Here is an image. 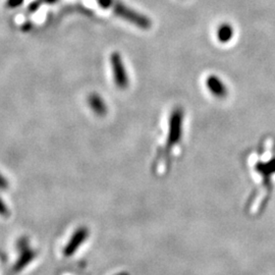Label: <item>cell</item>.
<instances>
[{
	"mask_svg": "<svg viewBox=\"0 0 275 275\" xmlns=\"http://www.w3.org/2000/svg\"><path fill=\"white\" fill-rule=\"evenodd\" d=\"M97 2L102 7L111 9L117 15H119L122 18L136 25L141 29L147 30L152 25L151 20L147 16L139 13L134 9L130 8L129 6L123 4L121 1H118V0H97Z\"/></svg>",
	"mask_w": 275,
	"mask_h": 275,
	"instance_id": "cell-1",
	"label": "cell"
},
{
	"mask_svg": "<svg viewBox=\"0 0 275 275\" xmlns=\"http://www.w3.org/2000/svg\"><path fill=\"white\" fill-rule=\"evenodd\" d=\"M110 62L112 65V71H113V76H114V81H116L117 86L121 89L128 88L129 76L125 68V65H124V62L120 53L118 52L112 53L110 57Z\"/></svg>",
	"mask_w": 275,
	"mask_h": 275,
	"instance_id": "cell-2",
	"label": "cell"
},
{
	"mask_svg": "<svg viewBox=\"0 0 275 275\" xmlns=\"http://www.w3.org/2000/svg\"><path fill=\"white\" fill-rule=\"evenodd\" d=\"M181 123H182V110L178 107L173 110L169 122V134H168V149L175 145L181 137ZM167 150L166 153L167 154Z\"/></svg>",
	"mask_w": 275,
	"mask_h": 275,
	"instance_id": "cell-3",
	"label": "cell"
},
{
	"mask_svg": "<svg viewBox=\"0 0 275 275\" xmlns=\"http://www.w3.org/2000/svg\"><path fill=\"white\" fill-rule=\"evenodd\" d=\"M88 235L89 232L86 227H80L79 230H77L76 233L73 235L71 241L64 248L65 257L73 256L76 253V251L81 247V245L87 240Z\"/></svg>",
	"mask_w": 275,
	"mask_h": 275,
	"instance_id": "cell-4",
	"label": "cell"
},
{
	"mask_svg": "<svg viewBox=\"0 0 275 275\" xmlns=\"http://www.w3.org/2000/svg\"><path fill=\"white\" fill-rule=\"evenodd\" d=\"M206 85L210 92L218 98H223L227 95V89L218 77H215L213 75L208 77L206 80Z\"/></svg>",
	"mask_w": 275,
	"mask_h": 275,
	"instance_id": "cell-5",
	"label": "cell"
},
{
	"mask_svg": "<svg viewBox=\"0 0 275 275\" xmlns=\"http://www.w3.org/2000/svg\"><path fill=\"white\" fill-rule=\"evenodd\" d=\"M35 258V252L32 251L31 249L27 248L25 250L21 251V254L18 258V260L16 261L13 269L15 272H18L20 270H22L26 266H28Z\"/></svg>",
	"mask_w": 275,
	"mask_h": 275,
	"instance_id": "cell-6",
	"label": "cell"
},
{
	"mask_svg": "<svg viewBox=\"0 0 275 275\" xmlns=\"http://www.w3.org/2000/svg\"><path fill=\"white\" fill-rule=\"evenodd\" d=\"M89 105L92 108V110L99 116H104L107 112V106L105 102L97 94H92L89 97Z\"/></svg>",
	"mask_w": 275,
	"mask_h": 275,
	"instance_id": "cell-7",
	"label": "cell"
},
{
	"mask_svg": "<svg viewBox=\"0 0 275 275\" xmlns=\"http://www.w3.org/2000/svg\"><path fill=\"white\" fill-rule=\"evenodd\" d=\"M218 40L222 43H227L234 37V28L230 24H222L217 30Z\"/></svg>",
	"mask_w": 275,
	"mask_h": 275,
	"instance_id": "cell-8",
	"label": "cell"
},
{
	"mask_svg": "<svg viewBox=\"0 0 275 275\" xmlns=\"http://www.w3.org/2000/svg\"><path fill=\"white\" fill-rule=\"evenodd\" d=\"M0 216H2V217H8L9 216V210H8L6 204L2 201L1 198H0Z\"/></svg>",
	"mask_w": 275,
	"mask_h": 275,
	"instance_id": "cell-9",
	"label": "cell"
},
{
	"mask_svg": "<svg viewBox=\"0 0 275 275\" xmlns=\"http://www.w3.org/2000/svg\"><path fill=\"white\" fill-rule=\"evenodd\" d=\"M24 0H7V6L10 8H15L21 5Z\"/></svg>",
	"mask_w": 275,
	"mask_h": 275,
	"instance_id": "cell-10",
	"label": "cell"
},
{
	"mask_svg": "<svg viewBox=\"0 0 275 275\" xmlns=\"http://www.w3.org/2000/svg\"><path fill=\"white\" fill-rule=\"evenodd\" d=\"M8 187L7 179L0 173V190H6Z\"/></svg>",
	"mask_w": 275,
	"mask_h": 275,
	"instance_id": "cell-11",
	"label": "cell"
},
{
	"mask_svg": "<svg viewBox=\"0 0 275 275\" xmlns=\"http://www.w3.org/2000/svg\"><path fill=\"white\" fill-rule=\"evenodd\" d=\"M41 3H48V4H53L55 2H57L58 0H40Z\"/></svg>",
	"mask_w": 275,
	"mask_h": 275,
	"instance_id": "cell-12",
	"label": "cell"
}]
</instances>
